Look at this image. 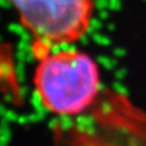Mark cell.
<instances>
[{
    "mask_svg": "<svg viewBox=\"0 0 146 146\" xmlns=\"http://www.w3.org/2000/svg\"><path fill=\"white\" fill-rule=\"evenodd\" d=\"M33 85L50 113L78 115L94 102L100 89V72L97 62L82 51H47L39 56Z\"/></svg>",
    "mask_w": 146,
    "mask_h": 146,
    "instance_id": "cell-1",
    "label": "cell"
},
{
    "mask_svg": "<svg viewBox=\"0 0 146 146\" xmlns=\"http://www.w3.org/2000/svg\"><path fill=\"white\" fill-rule=\"evenodd\" d=\"M33 36L40 55L51 47L71 44L88 31L93 16L92 0H7ZM39 55V56H40Z\"/></svg>",
    "mask_w": 146,
    "mask_h": 146,
    "instance_id": "cell-2",
    "label": "cell"
}]
</instances>
